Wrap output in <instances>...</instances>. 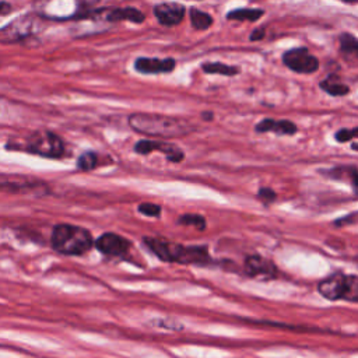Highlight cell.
<instances>
[{
    "mask_svg": "<svg viewBox=\"0 0 358 358\" xmlns=\"http://www.w3.org/2000/svg\"><path fill=\"white\" fill-rule=\"evenodd\" d=\"M203 71L206 73H211V74H222V76H235L239 73V70L235 66H228L220 62H214V63H204L201 66Z\"/></svg>",
    "mask_w": 358,
    "mask_h": 358,
    "instance_id": "ffe728a7",
    "label": "cell"
},
{
    "mask_svg": "<svg viewBox=\"0 0 358 358\" xmlns=\"http://www.w3.org/2000/svg\"><path fill=\"white\" fill-rule=\"evenodd\" d=\"M340 46L345 56L358 57V38L352 36L351 34H343L340 36Z\"/></svg>",
    "mask_w": 358,
    "mask_h": 358,
    "instance_id": "44dd1931",
    "label": "cell"
},
{
    "mask_svg": "<svg viewBox=\"0 0 358 358\" xmlns=\"http://www.w3.org/2000/svg\"><path fill=\"white\" fill-rule=\"evenodd\" d=\"M323 175L333 178V179H338V180H348L354 194L358 196V169L354 166H338V168H333L330 171H323Z\"/></svg>",
    "mask_w": 358,
    "mask_h": 358,
    "instance_id": "9a60e30c",
    "label": "cell"
},
{
    "mask_svg": "<svg viewBox=\"0 0 358 358\" xmlns=\"http://www.w3.org/2000/svg\"><path fill=\"white\" fill-rule=\"evenodd\" d=\"M204 119H213V113H203Z\"/></svg>",
    "mask_w": 358,
    "mask_h": 358,
    "instance_id": "4dcf8cb0",
    "label": "cell"
},
{
    "mask_svg": "<svg viewBox=\"0 0 358 358\" xmlns=\"http://www.w3.org/2000/svg\"><path fill=\"white\" fill-rule=\"evenodd\" d=\"M344 1H357V0H344Z\"/></svg>",
    "mask_w": 358,
    "mask_h": 358,
    "instance_id": "1f68e13d",
    "label": "cell"
},
{
    "mask_svg": "<svg viewBox=\"0 0 358 358\" xmlns=\"http://www.w3.org/2000/svg\"><path fill=\"white\" fill-rule=\"evenodd\" d=\"M95 241L91 232L83 227L73 224H57L52 229L50 245L62 255L80 256L87 253Z\"/></svg>",
    "mask_w": 358,
    "mask_h": 358,
    "instance_id": "7a4b0ae2",
    "label": "cell"
},
{
    "mask_svg": "<svg viewBox=\"0 0 358 358\" xmlns=\"http://www.w3.org/2000/svg\"><path fill=\"white\" fill-rule=\"evenodd\" d=\"M129 126L144 136L173 138L193 131V126L179 117L158 113H133L129 116Z\"/></svg>",
    "mask_w": 358,
    "mask_h": 358,
    "instance_id": "6da1fadb",
    "label": "cell"
},
{
    "mask_svg": "<svg viewBox=\"0 0 358 358\" xmlns=\"http://www.w3.org/2000/svg\"><path fill=\"white\" fill-rule=\"evenodd\" d=\"M144 243L158 259L164 262H178L183 264L186 246L175 242H169L166 239L150 238V236H144Z\"/></svg>",
    "mask_w": 358,
    "mask_h": 358,
    "instance_id": "52a82bcc",
    "label": "cell"
},
{
    "mask_svg": "<svg viewBox=\"0 0 358 358\" xmlns=\"http://www.w3.org/2000/svg\"><path fill=\"white\" fill-rule=\"evenodd\" d=\"M336 140L338 143H345V141H350L355 137H358V127H354V129H341L336 133Z\"/></svg>",
    "mask_w": 358,
    "mask_h": 358,
    "instance_id": "d4e9b609",
    "label": "cell"
},
{
    "mask_svg": "<svg viewBox=\"0 0 358 358\" xmlns=\"http://www.w3.org/2000/svg\"><path fill=\"white\" fill-rule=\"evenodd\" d=\"M319 294L329 301L358 303V275L336 273L317 284Z\"/></svg>",
    "mask_w": 358,
    "mask_h": 358,
    "instance_id": "3957f363",
    "label": "cell"
},
{
    "mask_svg": "<svg viewBox=\"0 0 358 358\" xmlns=\"http://www.w3.org/2000/svg\"><path fill=\"white\" fill-rule=\"evenodd\" d=\"M96 162H98V155L92 151H87L84 154H81L77 159V168L80 171H84V172H90L92 171L95 166H96Z\"/></svg>",
    "mask_w": 358,
    "mask_h": 358,
    "instance_id": "7402d4cb",
    "label": "cell"
},
{
    "mask_svg": "<svg viewBox=\"0 0 358 358\" xmlns=\"http://www.w3.org/2000/svg\"><path fill=\"white\" fill-rule=\"evenodd\" d=\"M354 222H358V213H352V214H350V215H347V217H343V218H340L337 222H334L336 225H345V224H354Z\"/></svg>",
    "mask_w": 358,
    "mask_h": 358,
    "instance_id": "83f0119b",
    "label": "cell"
},
{
    "mask_svg": "<svg viewBox=\"0 0 358 358\" xmlns=\"http://www.w3.org/2000/svg\"><path fill=\"white\" fill-rule=\"evenodd\" d=\"M145 15L143 14V11L134 8V7H123V8H115L110 10L106 14V20L110 22H117V21H123V20H129L131 22L136 24H141L144 21Z\"/></svg>",
    "mask_w": 358,
    "mask_h": 358,
    "instance_id": "2e32d148",
    "label": "cell"
},
{
    "mask_svg": "<svg viewBox=\"0 0 358 358\" xmlns=\"http://www.w3.org/2000/svg\"><path fill=\"white\" fill-rule=\"evenodd\" d=\"M25 150L41 157L59 158L64 152V144L56 133L49 130H38L28 136Z\"/></svg>",
    "mask_w": 358,
    "mask_h": 358,
    "instance_id": "277c9868",
    "label": "cell"
},
{
    "mask_svg": "<svg viewBox=\"0 0 358 358\" xmlns=\"http://www.w3.org/2000/svg\"><path fill=\"white\" fill-rule=\"evenodd\" d=\"M282 62L289 70L302 74L315 73L319 67L317 57L309 53L306 48H294L287 50L282 56Z\"/></svg>",
    "mask_w": 358,
    "mask_h": 358,
    "instance_id": "ba28073f",
    "label": "cell"
},
{
    "mask_svg": "<svg viewBox=\"0 0 358 358\" xmlns=\"http://www.w3.org/2000/svg\"><path fill=\"white\" fill-rule=\"evenodd\" d=\"M138 213H141L145 217H159L161 207L154 203H141L138 204Z\"/></svg>",
    "mask_w": 358,
    "mask_h": 358,
    "instance_id": "cb8c5ba5",
    "label": "cell"
},
{
    "mask_svg": "<svg viewBox=\"0 0 358 358\" xmlns=\"http://www.w3.org/2000/svg\"><path fill=\"white\" fill-rule=\"evenodd\" d=\"M134 151L143 155L150 154L152 151H159L171 162H180L185 158L183 151L178 145L166 141H159V140H140L136 143Z\"/></svg>",
    "mask_w": 358,
    "mask_h": 358,
    "instance_id": "9c48e42d",
    "label": "cell"
},
{
    "mask_svg": "<svg viewBox=\"0 0 358 358\" xmlns=\"http://www.w3.org/2000/svg\"><path fill=\"white\" fill-rule=\"evenodd\" d=\"M245 271L249 277L259 278V280H271L277 277V268L273 264V262L257 255L246 257Z\"/></svg>",
    "mask_w": 358,
    "mask_h": 358,
    "instance_id": "8fae6325",
    "label": "cell"
},
{
    "mask_svg": "<svg viewBox=\"0 0 358 358\" xmlns=\"http://www.w3.org/2000/svg\"><path fill=\"white\" fill-rule=\"evenodd\" d=\"M257 133L273 131L275 134H294L296 133V126L291 120H274V119H263L256 124Z\"/></svg>",
    "mask_w": 358,
    "mask_h": 358,
    "instance_id": "5bb4252c",
    "label": "cell"
},
{
    "mask_svg": "<svg viewBox=\"0 0 358 358\" xmlns=\"http://www.w3.org/2000/svg\"><path fill=\"white\" fill-rule=\"evenodd\" d=\"M154 15L159 24L172 27L178 25L185 17V7L179 3H161L154 7Z\"/></svg>",
    "mask_w": 358,
    "mask_h": 358,
    "instance_id": "7c38bea8",
    "label": "cell"
},
{
    "mask_svg": "<svg viewBox=\"0 0 358 358\" xmlns=\"http://www.w3.org/2000/svg\"><path fill=\"white\" fill-rule=\"evenodd\" d=\"M190 21H192L193 28L200 29V31L210 28L213 24L211 15L199 8H190Z\"/></svg>",
    "mask_w": 358,
    "mask_h": 358,
    "instance_id": "d6986e66",
    "label": "cell"
},
{
    "mask_svg": "<svg viewBox=\"0 0 358 358\" xmlns=\"http://www.w3.org/2000/svg\"><path fill=\"white\" fill-rule=\"evenodd\" d=\"M46 190L43 182L24 175H11V173H0V192L11 193V194H42Z\"/></svg>",
    "mask_w": 358,
    "mask_h": 358,
    "instance_id": "8992f818",
    "label": "cell"
},
{
    "mask_svg": "<svg viewBox=\"0 0 358 358\" xmlns=\"http://www.w3.org/2000/svg\"><path fill=\"white\" fill-rule=\"evenodd\" d=\"M134 69L144 74H158L169 73L175 69V60L171 57L157 59V57H138L134 62Z\"/></svg>",
    "mask_w": 358,
    "mask_h": 358,
    "instance_id": "4fadbf2b",
    "label": "cell"
},
{
    "mask_svg": "<svg viewBox=\"0 0 358 358\" xmlns=\"http://www.w3.org/2000/svg\"><path fill=\"white\" fill-rule=\"evenodd\" d=\"M263 36H264V29L260 28V29H255V31L252 32L250 39H252V41H256V39H262Z\"/></svg>",
    "mask_w": 358,
    "mask_h": 358,
    "instance_id": "f546056e",
    "label": "cell"
},
{
    "mask_svg": "<svg viewBox=\"0 0 358 358\" xmlns=\"http://www.w3.org/2000/svg\"><path fill=\"white\" fill-rule=\"evenodd\" d=\"M320 88L333 96H343L350 92L348 85L341 83L336 76H330L320 83Z\"/></svg>",
    "mask_w": 358,
    "mask_h": 358,
    "instance_id": "e0dca14e",
    "label": "cell"
},
{
    "mask_svg": "<svg viewBox=\"0 0 358 358\" xmlns=\"http://www.w3.org/2000/svg\"><path fill=\"white\" fill-rule=\"evenodd\" d=\"M39 27V20L34 14H25L0 28V43H17L31 36Z\"/></svg>",
    "mask_w": 358,
    "mask_h": 358,
    "instance_id": "5b68a950",
    "label": "cell"
},
{
    "mask_svg": "<svg viewBox=\"0 0 358 358\" xmlns=\"http://www.w3.org/2000/svg\"><path fill=\"white\" fill-rule=\"evenodd\" d=\"M263 14L264 11L262 8H236L229 11L227 18L234 21H257Z\"/></svg>",
    "mask_w": 358,
    "mask_h": 358,
    "instance_id": "ac0fdd59",
    "label": "cell"
},
{
    "mask_svg": "<svg viewBox=\"0 0 358 358\" xmlns=\"http://www.w3.org/2000/svg\"><path fill=\"white\" fill-rule=\"evenodd\" d=\"M11 11V4L6 1H0V15H6Z\"/></svg>",
    "mask_w": 358,
    "mask_h": 358,
    "instance_id": "f1b7e54d",
    "label": "cell"
},
{
    "mask_svg": "<svg viewBox=\"0 0 358 358\" xmlns=\"http://www.w3.org/2000/svg\"><path fill=\"white\" fill-rule=\"evenodd\" d=\"M257 197L264 200L266 203H270V201H273L275 199V193L271 189H268V187H262L259 190V193H257Z\"/></svg>",
    "mask_w": 358,
    "mask_h": 358,
    "instance_id": "4316f807",
    "label": "cell"
},
{
    "mask_svg": "<svg viewBox=\"0 0 358 358\" xmlns=\"http://www.w3.org/2000/svg\"><path fill=\"white\" fill-rule=\"evenodd\" d=\"M178 224L180 225H192L199 231H203L206 228V220L203 215L199 214H183L179 217Z\"/></svg>",
    "mask_w": 358,
    "mask_h": 358,
    "instance_id": "603a6c76",
    "label": "cell"
},
{
    "mask_svg": "<svg viewBox=\"0 0 358 358\" xmlns=\"http://www.w3.org/2000/svg\"><path fill=\"white\" fill-rule=\"evenodd\" d=\"M95 248L106 255V256H122L127 252L130 243L126 238L113 234V232H106L102 234L99 238L95 239Z\"/></svg>",
    "mask_w": 358,
    "mask_h": 358,
    "instance_id": "30bf717a",
    "label": "cell"
},
{
    "mask_svg": "<svg viewBox=\"0 0 358 358\" xmlns=\"http://www.w3.org/2000/svg\"><path fill=\"white\" fill-rule=\"evenodd\" d=\"M155 326H159V327H165V329H169V330H180V329H183V324L182 323H179V322H176V320H166V319H164V320H158V322H155L154 323Z\"/></svg>",
    "mask_w": 358,
    "mask_h": 358,
    "instance_id": "484cf974",
    "label": "cell"
}]
</instances>
